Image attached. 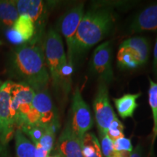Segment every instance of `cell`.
<instances>
[{
  "label": "cell",
  "instance_id": "cell-26",
  "mask_svg": "<svg viewBox=\"0 0 157 157\" xmlns=\"http://www.w3.org/2000/svg\"><path fill=\"white\" fill-rule=\"evenodd\" d=\"M113 146H114L116 151L117 152L127 151L132 153L133 151V147L131 140L125 137H121V138H119L113 141Z\"/></svg>",
  "mask_w": 157,
  "mask_h": 157
},
{
  "label": "cell",
  "instance_id": "cell-10",
  "mask_svg": "<svg viewBox=\"0 0 157 157\" xmlns=\"http://www.w3.org/2000/svg\"><path fill=\"white\" fill-rule=\"evenodd\" d=\"M57 155L60 157H84L82 142L74 133L70 120L60 133L56 145Z\"/></svg>",
  "mask_w": 157,
  "mask_h": 157
},
{
  "label": "cell",
  "instance_id": "cell-32",
  "mask_svg": "<svg viewBox=\"0 0 157 157\" xmlns=\"http://www.w3.org/2000/svg\"><path fill=\"white\" fill-rule=\"evenodd\" d=\"M0 157H7V148L2 144H0Z\"/></svg>",
  "mask_w": 157,
  "mask_h": 157
},
{
  "label": "cell",
  "instance_id": "cell-30",
  "mask_svg": "<svg viewBox=\"0 0 157 157\" xmlns=\"http://www.w3.org/2000/svg\"><path fill=\"white\" fill-rule=\"evenodd\" d=\"M36 148V157H48L49 153L44 151L39 144L35 145Z\"/></svg>",
  "mask_w": 157,
  "mask_h": 157
},
{
  "label": "cell",
  "instance_id": "cell-22",
  "mask_svg": "<svg viewBox=\"0 0 157 157\" xmlns=\"http://www.w3.org/2000/svg\"><path fill=\"white\" fill-rule=\"evenodd\" d=\"M98 133L101 139L100 146L103 156L104 157H121L119 153L116 151L113 141L106 135H103L101 132Z\"/></svg>",
  "mask_w": 157,
  "mask_h": 157
},
{
  "label": "cell",
  "instance_id": "cell-18",
  "mask_svg": "<svg viewBox=\"0 0 157 157\" xmlns=\"http://www.w3.org/2000/svg\"><path fill=\"white\" fill-rule=\"evenodd\" d=\"M21 35L25 43L30 41L35 33V25L31 19L27 15H19L18 18L12 27Z\"/></svg>",
  "mask_w": 157,
  "mask_h": 157
},
{
  "label": "cell",
  "instance_id": "cell-14",
  "mask_svg": "<svg viewBox=\"0 0 157 157\" xmlns=\"http://www.w3.org/2000/svg\"><path fill=\"white\" fill-rule=\"evenodd\" d=\"M16 6L19 15H27L31 19L34 25L42 18L44 11V2L40 0H18Z\"/></svg>",
  "mask_w": 157,
  "mask_h": 157
},
{
  "label": "cell",
  "instance_id": "cell-27",
  "mask_svg": "<svg viewBox=\"0 0 157 157\" xmlns=\"http://www.w3.org/2000/svg\"><path fill=\"white\" fill-rule=\"evenodd\" d=\"M6 36H7V39H8L10 42L14 44L21 45L25 44L24 40L21 36V35L17 34L16 31L13 30L12 28L9 29L7 31V32H6Z\"/></svg>",
  "mask_w": 157,
  "mask_h": 157
},
{
  "label": "cell",
  "instance_id": "cell-23",
  "mask_svg": "<svg viewBox=\"0 0 157 157\" xmlns=\"http://www.w3.org/2000/svg\"><path fill=\"white\" fill-rule=\"evenodd\" d=\"M19 129L30 137L34 145H36L39 143L45 130L44 127L36 125H23Z\"/></svg>",
  "mask_w": 157,
  "mask_h": 157
},
{
  "label": "cell",
  "instance_id": "cell-8",
  "mask_svg": "<svg viewBox=\"0 0 157 157\" xmlns=\"http://www.w3.org/2000/svg\"><path fill=\"white\" fill-rule=\"evenodd\" d=\"M93 110L98 132L106 135L110 124L117 117L109 101L106 84L101 82L93 101Z\"/></svg>",
  "mask_w": 157,
  "mask_h": 157
},
{
  "label": "cell",
  "instance_id": "cell-17",
  "mask_svg": "<svg viewBox=\"0 0 157 157\" xmlns=\"http://www.w3.org/2000/svg\"><path fill=\"white\" fill-rule=\"evenodd\" d=\"M15 139L17 157H36V146L20 129L15 131Z\"/></svg>",
  "mask_w": 157,
  "mask_h": 157
},
{
  "label": "cell",
  "instance_id": "cell-19",
  "mask_svg": "<svg viewBox=\"0 0 157 157\" xmlns=\"http://www.w3.org/2000/svg\"><path fill=\"white\" fill-rule=\"evenodd\" d=\"M82 146L84 157H103L99 140L93 132H88L84 135Z\"/></svg>",
  "mask_w": 157,
  "mask_h": 157
},
{
  "label": "cell",
  "instance_id": "cell-3",
  "mask_svg": "<svg viewBox=\"0 0 157 157\" xmlns=\"http://www.w3.org/2000/svg\"><path fill=\"white\" fill-rule=\"evenodd\" d=\"M44 58L53 87L67 94L70 91L73 68L68 65L60 35L51 29L46 35L44 44Z\"/></svg>",
  "mask_w": 157,
  "mask_h": 157
},
{
  "label": "cell",
  "instance_id": "cell-2",
  "mask_svg": "<svg viewBox=\"0 0 157 157\" xmlns=\"http://www.w3.org/2000/svg\"><path fill=\"white\" fill-rule=\"evenodd\" d=\"M114 22L115 15L108 7H95L84 14L76 32L74 61L103 40L111 31Z\"/></svg>",
  "mask_w": 157,
  "mask_h": 157
},
{
  "label": "cell",
  "instance_id": "cell-34",
  "mask_svg": "<svg viewBox=\"0 0 157 157\" xmlns=\"http://www.w3.org/2000/svg\"><path fill=\"white\" fill-rule=\"evenodd\" d=\"M48 157H60V156H58V155H56V156H48Z\"/></svg>",
  "mask_w": 157,
  "mask_h": 157
},
{
  "label": "cell",
  "instance_id": "cell-21",
  "mask_svg": "<svg viewBox=\"0 0 157 157\" xmlns=\"http://www.w3.org/2000/svg\"><path fill=\"white\" fill-rule=\"evenodd\" d=\"M150 87L148 90V103L152 111L153 119H154V128L155 131L157 127V82H154L149 78Z\"/></svg>",
  "mask_w": 157,
  "mask_h": 157
},
{
  "label": "cell",
  "instance_id": "cell-5",
  "mask_svg": "<svg viewBox=\"0 0 157 157\" xmlns=\"http://www.w3.org/2000/svg\"><path fill=\"white\" fill-rule=\"evenodd\" d=\"M70 122L74 133L82 143L84 135L93 126V119L89 105L84 101L78 87L72 96Z\"/></svg>",
  "mask_w": 157,
  "mask_h": 157
},
{
  "label": "cell",
  "instance_id": "cell-33",
  "mask_svg": "<svg viewBox=\"0 0 157 157\" xmlns=\"http://www.w3.org/2000/svg\"><path fill=\"white\" fill-rule=\"evenodd\" d=\"M156 137H157V127H156V129H155V131L153 132V139H152V143H151L152 146H154V142H155V140H156Z\"/></svg>",
  "mask_w": 157,
  "mask_h": 157
},
{
  "label": "cell",
  "instance_id": "cell-13",
  "mask_svg": "<svg viewBox=\"0 0 157 157\" xmlns=\"http://www.w3.org/2000/svg\"><path fill=\"white\" fill-rule=\"evenodd\" d=\"M121 45L129 49L132 52L139 66H143L148 61L150 45L145 37L135 36L129 38L124 41Z\"/></svg>",
  "mask_w": 157,
  "mask_h": 157
},
{
  "label": "cell",
  "instance_id": "cell-36",
  "mask_svg": "<svg viewBox=\"0 0 157 157\" xmlns=\"http://www.w3.org/2000/svg\"><path fill=\"white\" fill-rule=\"evenodd\" d=\"M2 85V82H1V81H0V86Z\"/></svg>",
  "mask_w": 157,
  "mask_h": 157
},
{
  "label": "cell",
  "instance_id": "cell-12",
  "mask_svg": "<svg viewBox=\"0 0 157 157\" xmlns=\"http://www.w3.org/2000/svg\"><path fill=\"white\" fill-rule=\"evenodd\" d=\"M129 29L132 33L157 31V2L139 12L132 19Z\"/></svg>",
  "mask_w": 157,
  "mask_h": 157
},
{
  "label": "cell",
  "instance_id": "cell-20",
  "mask_svg": "<svg viewBox=\"0 0 157 157\" xmlns=\"http://www.w3.org/2000/svg\"><path fill=\"white\" fill-rule=\"evenodd\" d=\"M117 64L122 69H134L140 66L132 52L121 45L117 53Z\"/></svg>",
  "mask_w": 157,
  "mask_h": 157
},
{
  "label": "cell",
  "instance_id": "cell-25",
  "mask_svg": "<svg viewBox=\"0 0 157 157\" xmlns=\"http://www.w3.org/2000/svg\"><path fill=\"white\" fill-rule=\"evenodd\" d=\"M55 139H56V133L52 132L46 127L44 134L37 144H39L44 151L50 154L53 147Z\"/></svg>",
  "mask_w": 157,
  "mask_h": 157
},
{
  "label": "cell",
  "instance_id": "cell-4",
  "mask_svg": "<svg viewBox=\"0 0 157 157\" xmlns=\"http://www.w3.org/2000/svg\"><path fill=\"white\" fill-rule=\"evenodd\" d=\"M56 121H58L56 109L50 95L44 90L36 92L30 111L20 127L23 125H36L46 128Z\"/></svg>",
  "mask_w": 157,
  "mask_h": 157
},
{
  "label": "cell",
  "instance_id": "cell-9",
  "mask_svg": "<svg viewBox=\"0 0 157 157\" xmlns=\"http://www.w3.org/2000/svg\"><path fill=\"white\" fill-rule=\"evenodd\" d=\"M110 41H105L99 44L92 56L90 67L93 73L99 77L101 82L107 84L113 80V73L111 66L112 55Z\"/></svg>",
  "mask_w": 157,
  "mask_h": 157
},
{
  "label": "cell",
  "instance_id": "cell-1",
  "mask_svg": "<svg viewBox=\"0 0 157 157\" xmlns=\"http://www.w3.org/2000/svg\"><path fill=\"white\" fill-rule=\"evenodd\" d=\"M9 68L13 77L35 92L44 91L48 87L50 74L44 52L36 40L17 47L12 55Z\"/></svg>",
  "mask_w": 157,
  "mask_h": 157
},
{
  "label": "cell",
  "instance_id": "cell-16",
  "mask_svg": "<svg viewBox=\"0 0 157 157\" xmlns=\"http://www.w3.org/2000/svg\"><path fill=\"white\" fill-rule=\"evenodd\" d=\"M18 17L16 1L0 0V26L12 28Z\"/></svg>",
  "mask_w": 157,
  "mask_h": 157
},
{
  "label": "cell",
  "instance_id": "cell-15",
  "mask_svg": "<svg viewBox=\"0 0 157 157\" xmlns=\"http://www.w3.org/2000/svg\"><path fill=\"white\" fill-rule=\"evenodd\" d=\"M140 95V93L137 94H126L121 96V98H113V102L118 113L122 119L133 117L135 111L138 106L137 100Z\"/></svg>",
  "mask_w": 157,
  "mask_h": 157
},
{
  "label": "cell",
  "instance_id": "cell-7",
  "mask_svg": "<svg viewBox=\"0 0 157 157\" xmlns=\"http://www.w3.org/2000/svg\"><path fill=\"white\" fill-rule=\"evenodd\" d=\"M84 15V4L76 5L62 17L60 23V33L65 38L67 47V60L71 67H74V48L76 32Z\"/></svg>",
  "mask_w": 157,
  "mask_h": 157
},
{
  "label": "cell",
  "instance_id": "cell-6",
  "mask_svg": "<svg viewBox=\"0 0 157 157\" xmlns=\"http://www.w3.org/2000/svg\"><path fill=\"white\" fill-rule=\"evenodd\" d=\"M36 92L30 86L13 82L11 89L10 108L17 129L21 126L30 111Z\"/></svg>",
  "mask_w": 157,
  "mask_h": 157
},
{
  "label": "cell",
  "instance_id": "cell-31",
  "mask_svg": "<svg viewBox=\"0 0 157 157\" xmlns=\"http://www.w3.org/2000/svg\"><path fill=\"white\" fill-rule=\"evenodd\" d=\"M142 151H143L142 147H141L140 144H138L136 148H135V150L132 151V154H131L130 156L129 157H142L143 156Z\"/></svg>",
  "mask_w": 157,
  "mask_h": 157
},
{
  "label": "cell",
  "instance_id": "cell-29",
  "mask_svg": "<svg viewBox=\"0 0 157 157\" xmlns=\"http://www.w3.org/2000/svg\"><path fill=\"white\" fill-rule=\"evenodd\" d=\"M153 70H154V74L157 76V36L156 39L154 50V62H153Z\"/></svg>",
  "mask_w": 157,
  "mask_h": 157
},
{
  "label": "cell",
  "instance_id": "cell-24",
  "mask_svg": "<svg viewBox=\"0 0 157 157\" xmlns=\"http://www.w3.org/2000/svg\"><path fill=\"white\" fill-rule=\"evenodd\" d=\"M106 135L113 142L117 139L124 137V126L117 117H116L113 119V120L111 121V123L110 124Z\"/></svg>",
  "mask_w": 157,
  "mask_h": 157
},
{
  "label": "cell",
  "instance_id": "cell-11",
  "mask_svg": "<svg viewBox=\"0 0 157 157\" xmlns=\"http://www.w3.org/2000/svg\"><path fill=\"white\" fill-rule=\"evenodd\" d=\"M13 82L7 80L0 86V119L10 140L15 132V123L11 112V89Z\"/></svg>",
  "mask_w": 157,
  "mask_h": 157
},
{
  "label": "cell",
  "instance_id": "cell-35",
  "mask_svg": "<svg viewBox=\"0 0 157 157\" xmlns=\"http://www.w3.org/2000/svg\"><path fill=\"white\" fill-rule=\"evenodd\" d=\"M3 44V42H0V46H1V45H2Z\"/></svg>",
  "mask_w": 157,
  "mask_h": 157
},
{
  "label": "cell",
  "instance_id": "cell-28",
  "mask_svg": "<svg viewBox=\"0 0 157 157\" xmlns=\"http://www.w3.org/2000/svg\"><path fill=\"white\" fill-rule=\"evenodd\" d=\"M10 141L8 137H7V132L4 127V125L2 122L1 119H0V144L4 145V146H7V144Z\"/></svg>",
  "mask_w": 157,
  "mask_h": 157
}]
</instances>
